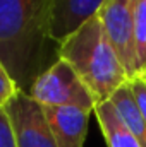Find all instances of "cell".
Here are the masks:
<instances>
[{
  "label": "cell",
  "instance_id": "30bf717a",
  "mask_svg": "<svg viewBox=\"0 0 146 147\" xmlns=\"http://www.w3.org/2000/svg\"><path fill=\"white\" fill-rule=\"evenodd\" d=\"M134 39L138 77L146 74V0H134Z\"/></svg>",
  "mask_w": 146,
  "mask_h": 147
},
{
  "label": "cell",
  "instance_id": "5bb4252c",
  "mask_svg": "<svg viewBox=\"0 0 146 147\" xmlns=\"http://www.w3.org/2000/svg\"><path fill=\"white\" fill-rule=\"evenodd\" d=\"M143 79H145V82H146V74H145V75H143Z\"/></svg>",
  "mask_w": 146,
  "mask_h": 147
},
{
  "label": "cell",
  "instance_id": "7a4b0ae2",
  "mask_svg": "<svg viewBox=\"0 0 146 147\" xmlns=\"http://www.w3.org/2000/svg\"><path fill=\"white\" fill-rule=\"evenodd\" d=\"M57 55L77 72L96 106L110 101V98L129 82V75L112 48L98 16L86 21L65 38L57 46Z\"/></svg>",
  "mask_w": 146,
  "mask_h": 147
},
{
  "label": "cell",
  "instance_id": "7c38bea8",
  "mask_svg": "<svg viewBox=\"0 0 146 147\" xmlns=\"http://www.w3.org/2000/svg\"><path fill=\"white\" fill-rule=\"evenodd\" d=\"M0 147H17L9 115L3 106H0Z\"/></svg>",
  "mask_w": 146,
  "mask_h": 147
},
{
  "label": "cell",
  "instance_id": "52a82bcc",
  "mask_svg": "<svg viewBox=\"0 0 146 147\" xmlns=\"http://www.w3.org/2000/svg\"><path fill=\"white\" fill-rule=\"evenodd\" d=\"M43 108V106H41ZM57 147H83L88 134V111L79 108H43Z\"/></svg>",
  "mask_w": 146,
  "mask_h": 147
},
{
  "label": "cell",
  "instance_id": "ba28073f",
  "mask_svg": "<svg viewBox=\"0 0 146 147\" xmlns=\"http://www.w3.org/2000/svg\"><path fill=\"white\" fill-rule=\"evenodd\" d=\"M93 115L98 120L102 135L108 147H141L138 139L124 125L122 118L119 116L117 110L113 108V105L110 101L98 105Z\"/></svg>",
  "mask_w": 146,
  "mask_h": 147
},
{
  "label": "cell",
  "instance_id": "5b68a950",
  "mask_svg": "<svg viewBox=\"0 0 146 147\" xmlns=\"http://www.w3.org/2000/svg\"><path fill=\"white\" fill-rule=\"evenodd\" d=\"M17 147H57L43 108L24 91H19L5 106Z\"/></svg>",
  "mask_w": 146,
  "mask_h": 147
},
{
  "label": "cell",
  "instance_id": "8fae6325",
  "mask_svg": "<svg viewBox=\"0 0 146 147\" xmlns=\"http://www.w3.org/2000/svg\"><path fill=\"white\" fill-rule=\"evenodd\" d=\"M19 91L21 89L14 82V79L10 77V74L7 72V69L3 67V63L0 62V106H5Z\"/></svg>",
  "mask_w": 146,
  "mask_h": 147
},
{
  "label": "cell",
  "instance_id": "6da1fadb",
  "mask_svg": "<svg viewBox=\"0 0 146 147\" xmlns=\"http://www.w3.org/2000/svg\"><path fill=\"white\" fill-rule=\"evenodd\" d=\"M52 0H0V62L24 92L43 72Z\"/></svg>",
  "mask_w": 146,
  "mask_h": 147
},
{
  "label": "cell",
  "instance_id": "4fadbf2b",
  "mask_svg": "<svg viewBox=\"0 0 146 147\" xmlns=\"http://www.w3.org/2000/svg\"><path fill=\"white\" fill-rule=\"evenodd\" d=\"M131 84V89L134 92V98L138 101V106L141 110V115L145 118V123H146V82L143 77H134L129 80Z\"/></svg>",
  "mask_w": 146,
  "mask_h": 147
},
{
  "label": "cell",
  "instance_id": "8992f818",
  "mask_svg": "<svg viewBox=\"0 0 146 147\" xmlns=\"http://www.w3.org/2000/svg\"><path fill=\"white\" fill-rule=\"evenodd\" d=\"M103 3L105 0H52L50 41L59 46L86 21L98 16Z\"/></svg>",
  "mask_w": 146,
  "mask_h": 147
},
{
  "label": "cell",
  "instance_id": "3957f363",
  "mask_svg": "<svg viewBox=\"0 0 146 147\" xmlns=\"http://www.w3.org/2000/svg\"><path fill=\"white\" fill-rule=\"evenodd\" d=\"M28 94L43 108L69 106L88 111L91 115L96 108V103L86 84L62 58H57L38 75Z\"/></svg>",
  "mask_w": 146,
  "mask_h": 147
},
{
  "label": "cell",
  "instance_id": "9c48e42d",
  "mask_svg": "<svg viewBox=\"0 0 146 147\" xmlns=\"http://www.w3.org/2000/svg\"><path fill=\"white\" fill-rule=\"evenodd\" d=\"M110 103L117 110L119 116L122 118L124 125L131 130V134L138 139L141 147H146V123L138 106V101L134 98V92L131 89V84H124L112 98Z\"/></svg>",
  "mask_w": 146,
  "mask_h": 147
},
{
  "label": "cell",
  "instance_id": "277c9868",
  "mask_svg": "<svg viewBox=\"0 0 146 147\" xmlns=\"http://www.w3.org/2000/svg\"><path fill=\"white\" fill-rule=\"evenodd\" d=\"M98 17L129 80L138 77L134 39V0H105Z\"/></svg>",
  "mask_w": 146,
  "mask_h": 147
}]
</instances>
